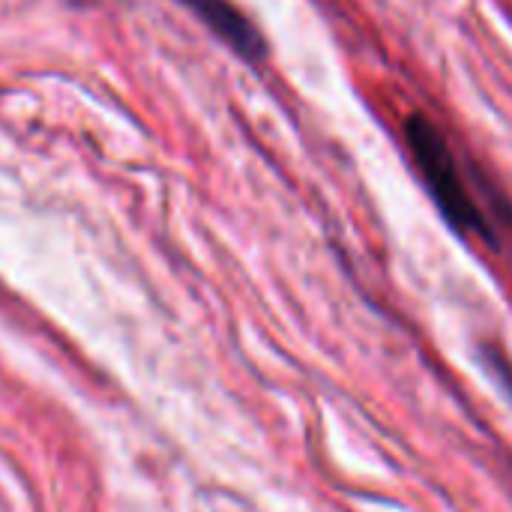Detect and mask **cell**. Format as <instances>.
Wrapping results in <instances>:
<instances>
[{
  "label": "cell",
  "mask_w": 512,
  "mask_h": 512,
  "mask_svg": "<svg viewBox=\"0 0 512 512\" xmlns=\"http://www.w3.org/2000/svg\"><path fill=\"white\" fill-rule=\"evenodd\" d=\"M405 141H408L411 159H414L429 195L435 198L441 216L447 219V225L462 237H480V240L492 243L495 240L492 222L474 201L447 135L426 114L417 111V114H408V120H405Z\"/></svg>",
  "instance_id": "6da1fadb"
},
{
  "label": "cell",
  "mask_w": 512,
  "mask_h": 512,
  "mask_svg": "<svg viewBox=\"0 0 512 512\" xmlns=\"http://www.w3.org/2000/svg\"><path fill=\"white\" fill-rule=\"evenodd\" d=\"M180 3L189 12H195L243 60L258 63L267 57V42H264L261 30L231 0H180Z\"/></svg>",
  "instance_id": "7a4b0ae2"
}]
</instances>
